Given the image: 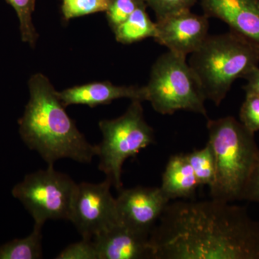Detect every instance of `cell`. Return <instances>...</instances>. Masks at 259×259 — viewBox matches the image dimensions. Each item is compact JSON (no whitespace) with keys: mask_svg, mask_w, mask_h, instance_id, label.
I'll use <instances>...</instances> for the list:
<instances>
[{"mask_svg":"<svg viewBox=\"0 0 259 259\" xmlns=\"http://www.w3.org/2000/svg\"><path fill=\"white\" fill-rule=\"evenodd\" d=\"M30 100L19 120L20 137L49 165L62 158L90 163L98 155V146L88 142L68 115L54 86L44 74L28 82Z\"/></svg>","mask_w":259,"mask_h":259,"instance_id":"2","label":"cell"},{"mask_svg":"<svg viewBox=\"0 0 259 259\" xmlns=\"http://www.w3.org/2000/svg\"><path fill=\"white\" fill-rule=\"evenodd\" d=\"M198 181L199 186H208L209 188L214 184L216 176L215 160L210 145L200 150H194L185 154Z\"/></svg>","mask_w":259,"mask_h":259,"instance_id":"17","label":"cell"},{"mask_svg":"<svg viewBox=\"0 0 259 259\" xmlns=\"http://www.w3.org/2000/svg\"><path fill=\"white\" fill-rule=\"evenodd\" d=\"M77 184L54 165L29 174L13 187L12 194L33 218L34 226L42 228L49 220L69 221Z\"/></svg>","mask_w":259,"mask_h":259,"instance_id":"7","label":"cell"},{"mask_svg":"<svg viewBox=\"0 0 259 259\" xmlns=\"http://www.w3.org/2000/svg\"><path fill=\"white\" fill-rule=\"evenodd\" d=\"M112 186L107 179L101 183L77 185L69 221L82 238L93 239L118 223L116 198L110 191Z\"/></svg>","mask_w":259,"mask_h":259,"instance_id":"8","label":"cell"},{"mask_svg":"<svg viewBox=\"0 0 259 259\" xmlns=\"http://www.w3.org/2000/svg\"><path fill=\"white\" fill-rule=\"evenodd\" d=\"M243 79L246 80V84L243 86L245 93L255 94L259 96V67H255L248 73Z\"/></svg>","mask_w":259,"mask_h":259,"instance_id":"25","label":"cell"},{"mask_svg":"<svg viewBox=\"0 0 259 259\" xmlns=\"http://www.w3.org/2000/svg\"><path fill=\"white\" fill-rule=\"evenodd\" d=\"M240 122L250 132L259 131V96L255 94L245 93L239 113Z\"/></svg>","mask_w":259,"mask_h":259,"instance_id":"21","label":"cell"},{"mask_svg":"<svg viewBox=\"0 0 259 259\" xmlns=\"http://www.w3.org/2000/svg\"><path fill=\"white\" fill-rule=\"evenodd\" d=\"M169 202L160 187L122 188L116 198L118 223L150 235Z\"/></svg>","mask_w":259,"mask_h":259,"instance_id":"9","label":"cell"},{"mask_svg":"<svg viewBox=\"0 0 259 259\" xmlns=\"http://www.w3.org/2000/svg\"><path fill=\"white\" fill-rule=\"evenodd\" d=\"M191 55L188 64L204 98L219 106L233 83L258 66L259 46L231 30L220 35H208Z\"/></svg>","mask_w":259,"mask_h":259,"instance_id":"3","label":"cell"},{"mask_svg":"<svg viewBox=\"0 0 259 259\" xmlns=\"http://www.w3.org/2000/svg\"><path fill=\"white\" fill-rule=\"evenodd\" d=\"M186 58L171 51L158 58L145 86L146 101L161 115L185 110L207 117L205 98Z\"/></svg>","mask_w":259,"mask_h":259,"instance_id":"5","label":"cell"},{"mask_svg":"<svg viewBox=\"0 0 259 259\" xmlns=\"http://www.w3.org/2000/svg\"><path fill=\"white\" fill-rule=\"evenodd\" d=\"M242 200L259 203V154L243 189Z\"/></svg>","mask_w":259,"mask_h":259,"instance_id":"24","label":"cell"},{"mask_svg":"<svg viewBox=\"0 0 259 259\" xmlns=\"http://www.w3.org/2000/svg\"><path fill=\"white\" fill-rule=\"evenodd\" d=\"M209 18L183 10L156 20L155 41L187 57L198 50L208 36Z\"/></svg>","mask_w":259,"mask_h":259,"instance_id":"10","label":"cell"},{"mask_svg":"<svg viewBox=\"0 0 259 259\" xmlns=\"http://www.w3.org/2000/svg\"><path fill=\"white\" fill-rule=\"evenodd\" d=\"M57 259H100L93 239L82 238L81 241L68 245L56 257Z\"/></svg>","mask_w":259,"mask_h":259,"instance_id":"23","label":"cell"},{"mask_svg":"<svg viewBox=\"0 0 259 259\" xmlns=\"http://www.w3.org/2000/svg\"><path fill=\"white\" fill-rule=\"evenodd\" d=\"M147 6L154 11L156 20L168 15L191 10L197 0H144Z\"/></svg>","mask_w":259,"mask_h":259,"instance_id":"22","label":"cell"},{"mask_svg":"<svg viewBox=\"0 0 259 259\" xmlns=\"http://www.w3.org/2000/svg\"><path fill=\"white\" fill-rule=\"evenodd\" d=\"M146 7V4L139 6L125 22L113 30L117 42L131 44L155 37L156 23H153L148 16Z\"/></svg>","mask_w":259,"mask_h":259,"instance_id":"15","label":"cell"},{"mask_svg":"<svg viewBox=\"0 0 259 259\" xmlns=\"http://www.w3.org/2000/svg\"><path fill=\"white\" fill-rule=\"evenodd\" d=\"M204 15L259 46V0H200Z\"/></svg>","mask_w":259,"mask_h":259,"instance_id":"12","label":"cell"},{"mask_svg":"<svg viewBox=\"0 0 259 259\" xmlns=\"http://www.w3.org/2000/svg\"><path fill=\"white\" fill-rule=\"evenodd\" d=\"M58 96L65 107L71 105L95 107L108 105L120 98L146 101L145 86H116L110 81H98L73 87L58 93Z\"/></svg>","mask_w":259,"mask_h":259,"instance_id":"13","label":"cell"},{"mask_svg":"<svg viewBox=\"0 0 259 259\" xmlns=\"http://www.w3.org/2000/svg\"><path fill=\"white\" fill-rule=\"evenodd\" d=\"M199 184L185 154H176L168 159L162 176L160 188L169 199H190L195 195Z\"/></svg>","mask_w":259,"mask_h":259,"instance_id":"14","label":"cell"},{"mask_svg":"<svg viewBox=\"0 0 259 259\" xmlns=\"http://www.w3.org/2000/svg\"><path fill=\"white\" fill-rule=\"evenodd\" d=\"M42 228L34 226L28 236L17 238L0 246V259L42 258Z\"/></svg>","mask_w":259,"mask_h":259,"instance_id":"16","label":"cell"},{"mask_svg":"<svg viewBox=\"0 0 259 259\" xmlns=\"http://www.w3.org/2000/svg\"><path fill=\"white\" fill-rule=\"evenodd\" d=\"M230 203L169 202L150 234L152 259H259V220Z\"/></svg>","mask_w":259,"mask_h":259,"instance_id":"1","label":"cell"},{"mask_svg":"<svg viewBox=\"0 0 259 259\" xmlns=\"http://www.w3.org/2000/svg\"><path fill=\"white\" fill-rule=\"evenodd\" d=\"M141 102L132 100L123 115L99 122L102 134V142L98 145L99 169L118 191L123 188L124 162L155 143L154 131L145 120Z\"/></svg>","mask_w":259,"mask_h":259,"instance_id":"6","label":"cell"},{"mask_svg":"<svg viewBox=\"0 0 259 259\" xmlns=\"http://www.w3.org/2000/svg\"><path fill=\"white\" fill-rule=\"evenodd\" d=\"M109 0H62L61 12L66 21L71 19L106 12Z\"/></svg>","mask_w":259,"mask_h":259,"instance_id":"19","label":"cell"},{"mask_svg":"<svg viewBox=\"0 0 259 259\" xmlns=\"http://www.w3.org/2000/svg\"><path fill=\"white\" fill-rule=\"evenodd\" d=\"M209 140L215 160L211 199L233 202L242 193L259 154L255 134L232 116L207 120Z\"/></svg>","mask_w":259,"mask_h":259,"instance_id":"4","label":"cell"},{"mask_svg":"<svg viewBox=\"0 0 259 259\" xmlns=\"http://www.w3.org/2000/svg\"><path fill=\"white\" fill-rule=\"evenodd\" d=\"M11 5L20 21V30L22 40L28 42L30 47H35L38 34L32 21V15L35 10V0H5Z\"/></svg>","mask_w":259,"mask_h":259,"instance_id":"18","label":"cell"},{"mask_svg":"<svg viewBox=\"0 0 259 259\" xmlns=\"http://www.w3.org/2000/svg\"><path fill=\"white\" fill-rule=\"evenodd\" d=\"M146 4L144 0H109L106 16L112 30L125 22L141 5Z\"/></svg>","mask_w":259,"mask_h":259,"instance_id":"20","label":"cell"},{"mask_svg":"<svg viewBox=\"0 0 259 259\" xmlns=\"http://www.w3.org/2000/svg\"><path fill=\"white\" fill-rule=\"evenodd\" d=\"M149 236L117 223L93 241L100 259H152Z\"/></svg>","mask_w":259,"mask_h":259,"instance_id":"11","label":"cell"}]
</instances>
